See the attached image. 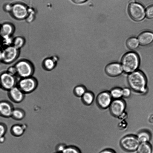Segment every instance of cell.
<instances>
[{"mask_svg":"<svg viewBox=\"0 0 153 153\" xmlns=\"http://www.w3.org/2000/svg\"><path fill=\"white\" fill-rule=\"evenodd\" d=\"M128 81L129 85L134 91L142 93L146 91V79L144 74L140 71H136L129 74Z\"/></svg>","mask_w":153,"mask_h":153,"instance_id":"1","label":"cell"},{"mask_svg":"<svg viewBox=\"0 0 153 153\" xmlns=\"http://www.w3.org/2000/svg\"><path fill=\"white\" fill-rule=\"evenodd\" d=\"M140 64L139 58L137 53L130 52L126 53L122 57L121 65L123 71L130 74L136 71Z\"/></svg>","mask_w":153,"mask_h":153,"instance_id":"2","label":"cell"},{"mask_svg":"<svg viewBox=\"0 0 153 153\" xmlns=\"http://www.w3.org/2000/svg\"><path fill=\"white\" fill-rule=\"evenodd\" d=\"M14 65L16 68L17 76L20 78L32 76L34 73V65L30 61L27 59H21Z\"/></svg>","mask_w":153,"mask_h":153,"instance_id":"3","label":"cell"},{"mask_svg":"<svg viewBox=\"0 0 153 153\" xmlns=\"http://www.w3.org/2000/svg\"><path fill=\"white\" fill-rule=\"evenodd\" d=\"M38 85L37 79L33 76L20 78L16 85L25 93L32 92L37 88Z\"/></svg>","mask_w":153,"mask_h":153,"instance_id":"4","label":"cell"},{"mask_svg":"<svg viewBox=\"0 0 153 153\" xmlns=\"http://www.w3.org/2000/svg\"><path fill=\"white\" fill-rule=\"evenodd\" d=\"M2 57L1 62L6 64L15 62L19 57L20 50L11 45L1 48Z\"/></svg>","mask_w":153,"mask_h":153,"instance_id":"5","label":"cell"},{"mask_svg":"<svg viewBox=\"0 0 153 153\" xmlns=\"http://www.w3.org/2000/svg\"><path fill=\"white\" fill-rule=\"evenodd\" d=\"M16 76L12 75L6 71L0 74V86L4 90L9 91L16 85Z\"/></svg>","mask_w":153,"mask_h":153,"instance_id":"6","label":"cell"},{"mask_svg":"<svg viewBox=\"0 0 153 153\" xmlns=\"http://www.w3.org/2000/svg\"><path fill=\"white\" fill-rule=\"evenodd\" d=\"M128 12L130 17L136 21L142 20L145 16L143 7L140 4L135 2L130 4L128 7Z\"/></svg>","mask_w":153,"mask_h":153,"instance_id":"7","label":"cell"},{"mask_svg":"<svg viewBox=\"0 0 153 153\" xmlns=\"http://www.w3.org/2000/svg\"><path fill=\"white\" fill-rule=\"evenodd\" d=\"M140 143L137 137L130 135L123 137L120 141L121 146L124 149L129 152L137 150Z\"/></svg>","mask_w":153,"mask_h":153,"instance_id":"8","label":"cell"},{"mask_svg":"<svg viewBox=\"0 0 153 153\" xmlns=\"http://www.w3.org/2000/svg\"><path fill=\"white\" fill-rule=\"evenodd\" d=\"M112 102V98L109 91L102 92L97 97V103L102 108H106L109 107Z\"/></svg>","mask_w":153,"mask_h":153,"instance_id":"9","label":"cell"},{"mask_svg":"<svg viewBox=\"0 0 153 153\" xmlns=\"http://www.w3.org/2000/svg\"><path fill=\"white\" fill-rule=\"evenodd\" d=\"M111 113L114 116L119 117L123 113L125 105L123 101L120 100H114L112 102L109 106Z\"/></svg>","mask_w":153,"mask_h":153,"instance_id":"10","label":"cell"},{"mask_svg":"<svg viewBox=\"0 0 153 153\" xmlns=\"http://www.w3.org/2000/svg\"><path fill=\"white\" fill-rule=\"evenodd\" d=\"M105 71L108 75L114 77L121 75L123 71L121 64L113 62L109 63L106 66Z\"/></svg>","mask_w":153,"mask_h":153,"instance_id":"11","label":"cell"},{"mask_svg":"<svg viewBox=\"0 0 153 153\" xmlns=\"http://www.w3.org/2000/svg\"><path fill=\"white\" fill-rule=\"evenodd\" d=\"M11 11L13 16L18 19L25 18L27 15L28 10L23 5L20 4H16L12 6Z\"/></svg>","mask_w":153,"mask_h":153,"instance_id":"12","label":"cell"},{"mask_svg":"<svg viewBox=\"0 0 153 153\" xmlns=\"http://www.w3.org/2000/svg\"><path fill=\"white\" fill-rule=\"evenodd\" d=\"M8 91L9 97L11 99L15 102H20L24 98L25 94L17 85Z\"/></svg>","mask_w":153,"mask_h":153,"instance_id":"13","label":"cell"},{"mask_svg":"<svg viewBox=\"0 0 153 153\" xmlns=\"http://www.w3.org/2000/svg\"><path fill=\"white\" fill-rule=\"evenodd\" d=\"M137 39L141 45H149L153 42V33L149 31L144 32L139 35Z\"/></svg>","mask_w":153,"mask_h":153,"instance_id":"14","label":"cell"},{"mask_svg":"<svg viewBox=\"0 0 153 153\" xmlns=\"http://www.w3.org/2000/svg\"><path fill=\"white\" fill-rule=\"evenodd\" d=\"M13 109L10 104L6 102L0 103V113L4 117L11 116Z\"/></svg>","mask_w":153,"mask_h":153,"instance_id":"15","label":"cell"},{"mask_svg":"<svg viewBox=\"0 0 153 153\" xmlns=\"http://www.w3.org/2000/svg\"><path fill=\"white\" fill-rule=\"evenodd\" d=\"M14 32L12 26L8 23H4L0 26V37L12 36Z\"/></svg>","mask_w":153,"mask_h":153,"instance_id":"16","label":"cell"},{"mask_svg":"<svg viewBox=\"0 0 153 153\" xmlns=\"http://www.w3.org/2000/svg\"><path fill=\"white\" fill-rule=\"evenodd\" d=\"M57 63L51 56L45 58L42 61V66L45 70L50 71L55 68Z\"/></svg>","mask_w":153,"mask_h":153,"instance_id":"17","label":"cell"},{"mask_svg":"<svg viewBox=\"0 0 153 153\" xmlns=\"http://www.w3.org/2000/svg\"><path fill=\"white\" fill-rule=\"evenodd\" d=\"M25 39L23 37L18 36L13 38L12 45L20 50L25 45Z\"/></svg>","mask_w":153,"mask_h":153,"instance_id":"18","label":"cell"},{"mask_svg":"<svg viewBox=\"0 0 153 153\" xmlns=\"http://www.w3.org/2000/svg\"><path fill=\"white\" fill-rule=\"evenodd\" d=\"M126 45L129 49L134 50L138 48L140 44L137 39L135 37H131L128 39Z\"/></svg>","mask_w":153,"mask_h":153,"instance_id":"19","label":"cell"},{"mask_svg":"<svg viewBox=\"0 0 153 153\" xmlns=\"http://www.w3.org/2000/svg\"><path fill=\"white\" fill-rule=\"evenodd\" d=\"M138 153H152V149L148 143H140L137 150Z\"/></svg>","mask_w":153,"mask_h":153,"instance_id":"20","label":"cell"},{"mask_svg":"<svg viewBox=\"0 0 153 153\" xmlns=\"http://www.w3.org/2000/svg\"><path fill=\"white\" fill-rule=\"evenodd\" d=\"M82 97L83 102L87 105H90L92 104L94 99L93 93L90 91H87Z\"/></svg>","mask_w":153,"mask_h":153,"instance_id":"21","label":"cell"},{"mask_svg":"<svg viewBox=\"0 0 153 153\" xmlns=\"http://www.w3.org/2000/svg\"><path fill=\"white\" fill-rule=\"evenodd\" d=\"M112 98L114 100L119 99L123 97L122 89L119 87H114L109 91Z\"/></svg>","mask_w":153,"mask_h":153,"instance_id":"22","label":"cell"},{"mask_svg":"<svg viewBox=\"0 0 153 153\" xmlns=\"http://www.w3.org/2000/svg\"><path fill=\"white\" fill-rule=\"evenodd\" d=\"M137 138L140 143L148 142L150 139V135L146 131H142L139 133Z\"/></svg>","mask_w":153,"mask_h":153,"instance_id":"23","label":"cell"},{"mask_svg":"<svg viewBox=\"0 0 153 153\" xmlns=\"http://www.w3.org/2000/svg\"><path fill=\"white\" fill-rule=\"evenodd\" d=\"M86 91L85 87L82 85H79L76 86L74 90V94L78 97H82Z\"/></svg>","mask_w":153,"mask_h":153,"instance_id":"24","label":"cell"},{"mask_svg":"<svg viewBox=\"0 0 153 153\" xmlns=\"http://www.w3.org/2000/svg\"><path fill=\"white\" fill-rule=\"evenodd\" d=\"M24 131V128L20 125H14L12 128V131L13 134L17 136H20L22 135Z\"/></svg>","mask_w":153,"mask_h":153,"instance_id":"25","label":"cell"},{"mask_svg":"<svg viewBox=\"0 0 153 153\" xmlns=\"http://www.w3.org/2000/svg\"><path fill=\"white\" fill-rule=\"evenodd\" d=\"M1 38L2 42L1 48L12 45L13 38H12V36H6Z\"/></svg>","mask_w":153,"mask_h":153,"instance_id":"26","label":"cell"},{"mask_svg":"<svg viewBox=\"0 0 153 153\" xmlns=\"http://www.w3.org/2000/svg\"><path fill=\"white\" fill-rule=\"evenodd\" d=\"M11 116L16 120H20L24 118V114L22 111L19 109H13Z\"/></svg>","mask_w":153,"mask_h":153,"instance_id":"27","label":"cell"},{"mask_svg":"<svg viewBox=\"0 0 153 153\" xmlns=\"http://www.w3.org/2000/svg\"><path fill=\"white\" fill-rule=\"evenodd\" d=\"M61 153H80V151L74 147H65Z\"/></svg>","mask_w":153,"mask_h":153,"instance_id":"28","label":"cell"},{"mask_svg":"<svg viewBox=\"0 0 153 153\" xmlns=\"http://www.w3.org/2000/svg\"><path fill=\"white\" fill-rule=\"evenodd\" d=\"M6 71L10 74L17 76V71L14 65L9 66Z\"/></svg>","mask_w":153,"mask_h":153,"instance_id":"29","label":"cell"},{"mask_svg":"<svg viewBox=\"0 0 153 153\" xmlns=\"http://www.w3.org/2000/svg\"><path fill=\"white\" fill-rule=\"evenodd\" d=\"M147 17L149 19L153 18V5L149 7L146 10Z\"/></svg>","mask_w":153,"mask_h":153,"instance_id":"30","label":"cell"},{"mask_svg":"<svg viewBox=\"0 0 153 153\" xmlns=\"http://www.w3.org/2000/svg\"><path fill=\"white\" fill-rule=\"evenodd\" d=\"M131 94L130 90L128 88H125L122 89L123 96L127 97H129Z\"/></svg>","mask_w":153,"mask_h":153,"instance_id":"31","label":"cell"},{"mask_svg":"<svg viewBox=\"0 0 153 153\" xmlns=\"http://www.w3.org/2000/svg\"><path fill=\"white\" fill-rule=\"evenodd\" d=\"M5 132V128L3 125L0 124V137L4 136Z\"/></svg>","mask_w":153,"mask_h":153,"instance_id":"32","label":"cell"},{"mask_svg":"<svg viewBox=\"0 0 153 153\" xmlns=\"http://www.w3.org/2000/svg\"><path fill=\"white\" fill-rule=\"evenodd\" d=\"M88 0H71L74 3L76 4H81L84 3Z\"/></svg>","mask_w":153,"mask_h":153,"instance_id":"33","label":"cell"},{"mask_svg":"<svg viewBox=\"0 0 153 153\" xmlns=\"http://www.w3.org/2000/svg\"><path fill=\"white\" fill-rule=\"evenodd\" d=\"M99 153H115L114 152L110 149H106L103 150L99 152Z\"/></svg>","mask_w":153,"mask_h":153,"instance_id":"34","label":"cell"},{"mask_svg":"<svg viewBox=\"0 0 153 153\" xmlns=\"http://www.w3.org/2000/svg\"><path fill=\"white\" fill-rule=\"evenodd\" d=\"M65 147L63 145H60L58 148V152L61 153L64 149Z\"/></svg>","mask_w":153,"mask_h":153,"instance_id":"35","label":"cell"},{"mask_svg":"<svg viewBox=\"0 0 153 153\" xmlns=\"http://www.w3.org/2000/svg\"><path fill=\"white\" fill-rule=\"evenodd\" d=\"M5 140L4 138V136L0 137V142H4Z\"/></svg>","mask_w":153,"mask_h":153,"instance_id":"36","label":"cell"},{"mask_svg":"<svg viewBox=\"0 0 153 153\" xmlns=\"http://www.w3.org/2000/svg\"><path fill=\"white\" fill-rule=\"evenodd\" d=\"M2 57V50L0 49V62H1Z\"/></svg>","mask_w":153,"mask_h":153,"instance_id":"37","label":"cell"},{"mask_svg":"<svg viewBox=\"0 0 153 153\" xmlns=\"http://www.w3.org/2000/svg\"><path fill=\"white\" fill-rule=\"evenodd\" d=\"M2 46V42L1 38L0 37V49L1 48Z\"/></svg>","mask_w":153,"mask_h":153,"instance_id":"38","label":"cell"},{"mask_svg":"<svg viewBox=\"0 0 153 153\" xmlns=\"http://www.w3.org/2000/svg\"><path fill=\"white\" fill-rule=\"evenodd\" d=\"M134 1H135L134 0H130L129 2L130 4H131L134 2Z\"/></svg>","mask_w":153,"mask_h":153,"instance_id":"39","label":"cell"},{"mask_svg":"<svg viewBox=\"0 0 153 153\" xmlns=\"http://www.w3.org/2000/svg\"><path fill=\"white\" fill-rule=\"evenodd\" d=\"M59 153V152H57V153Z\"/></svg>","mask_w":153,"mask_h":153,"instance_id":"40","label":"cell"},{"mask_svg":"<svg viewBox=\"0 0 153 153\" xmlns=\"http://www.w3.org/2000/svg\"><path fill=\"white\" fill-rule=\"evenodd\" d=\"M0 88H1V87H0Z\"/></svg>","mask_w":153,"mask_h":153,"instance_id":"41","label":"cell"}]
</instances>
